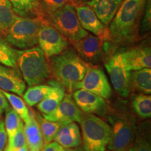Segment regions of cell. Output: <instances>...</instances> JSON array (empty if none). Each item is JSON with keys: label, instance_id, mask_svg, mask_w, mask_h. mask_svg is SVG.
Masks as SVG:
<instances>
[{"label": "cell", "instance_id": "cell-15", "mask_svg": "<svg viewBox=\"0 0 151 151\" xmlns=\"http://www.w3.org/2000/svg\"><path fill=\"white\" fill-rule=\"evenodd\" d=\"M25 88V83L18 69L0 64V89L22 96Z\"/></svg>", "mask_w": 151, "mask_h": 151}, {"label": "cell", "instance_id": "cell-40", "mask_svg": "<svg viewBox=\"0 0 151 151\" xmlns=\"http://www.w3.org/2000/svg\"><path fill=\"white\" fill-rule=\"evenodd\" d=\"M105 151H120V150H105Z\"/></svg>", "mask_w": 151, "mask_h": 151}, {"label": "cell", "instance_id": "cell-36", "mask_svg": "<svg viewBox=\"0 0 151 151\" xmlns=\"http://www.w3.org/2000/svg\"><path fill=\"white\" fill-rule=\"evenodd\" d=\"M9 106H9L8 100L6 99L5 96L0 92V116H1Z\"/></svg>", "mask_w": 151, "mask_h": 151}, {"label": "cell", "instance_id": "cell-23", "mask_svg": "<svg viewBox=\"0 0 151 151\" xmlns=\"http://www.w3.org/2000/svg\"><path fill=\"white\" fill-rule=\"evenodd\" d=\"M50 86L51 85L48 86L39 84L30 86L22 95L24 100L29 106H34L38 104L53 90L54 87Z\"/></svg>", "mask_w": 151, "mask_h": 151}, {"label": "cell", "instance_id": "cell-32", "mask_svg": "<svg viewBox=\"0 0 151 151\" xmlns=\"http://www.w3.org/2000/svg\"><path fill=\"white\" fill-rule=\"evenodd\" d=\"M141 134L135 137L134 140L132 143L128 151H151L150 142L148 136L146 135L141 129Z\"/></svg>", "mask_w": 151, "mask_h": 151}, {"label": "cell", "instance_id": "cell-16", "mask_svg": "<svg viewBox=\"0 0 151 151\" xmlns=\"http://www.w3.org/2000/svg\"><path fill=\"white\" fill-rule=\"evenodd\" d=\"M127 69L137 71L151 67V50L148 46H139L122 52Z\"/></svg>", "mask_w": 151, "mask_h": 151}, {"label": "cell", "instance_id": "cell-21", "mask_svg": "<svg viewBox=\"0 0 151 151\" xmlns=\"http://www.w3.org/2000/svg\"><path fill=\"white\" fill-rule=\"evenodd\" d=\"M15 13L21 17H41V0H9Z\"/></svg>", "mask_w": 151, "mask_h": 151}, {"label": "cell", "instance_id": "cell-20", "mask_svg": "<svg viewBox=\"0 0 151 151\" xmlns=\"http://www.w3.org/2000/svg\"><path fill=\"white\" fill-rule=\"evenodd\" d=\"M54 89L51 93L37 104V108L42 114H48L55 109L65 95V90L58 82L50 83Z\"/></svg>", "mask_w": 151, "mask_h": 151}, {"label": "cell", "instance_id": "cell-11", "mask_svg": "<svg viewBox=\"0 0 151 151\" xmlns=\"http://www.w3.org/2000/svg\"><path fill=\"white\" fill-rule=\"evenodd\" d=\"M71 43L79 57L88 65L97 64L102 60L104 41L97 36L88 34L83 39Z\"/></svg>", "mask_w": 151, "mask_h": 151}, {"label": "cell", "instance_id": "cell-1", "mask_svg": "<svg viewBox=\"0 0 151 151\" xmlns=\"http://www.w3.org/2000/svg\"><path fill=\"white\" fill-rule=\"evenodd\" d=\"M146 1L147 0H124L109 26L111 41L127 43L134 40Z\"/></svg>", "mask_w": 151, "mask_h": 151}, {"label": "cell", "instance_id": "cell-28", "mask_svg": "<svg viewBox=\"0 0 151 151\" xmlns=\"http://www.w3.org/2000/svg\"><path fill=\"white\" fill-rule=\"evenodd\" d=\"M4 127L7 137L11 139L16 134L20 125L23 123L20 116L10 106L5 111Z\"/></svg>", "mask_w": 151, "mask_h": 151}, {"label": "cell", "instance_id": "cell-12", "mask_svg": "<svg viewBox=\"0 0 151 151\" xmlns=\"http://www.w3.org/2000/svg\"><path fill=\"white\" fill-rule=\"evenodd\" d=\"M74 6L79 22L84 29L91 32L104 41L111 40L109 28L100 21L89 6L81 4Z\"/></svg>", "mask_w": 151, "mask_h": 151}, {"label": "cell", "instance_id": "cell-7", "mask_svg": "<svg viewBox=\"0 0 151 151\" xmlns=\"http://www.w3.org/2000/svg\"><path fill=\"white\" fill-rule=\"evenodd\" d=\"M48 22L70 43L80 40L89 34L80 24L73 4H67L49 15Z\"/></svg>", "mask_w": 151, "mask_h": 151}, {"label": "cell", "instance_id": "cell-25", "mask_svg": "<svg viewBox=\"0 0 151 151\" xmlns=\"http://www.w3.org/2000/svg\"><path fill=\"white\" fill-rule=\"evenodd\" d=\"M18 16L9 0H0V31L7 32Z\"/></svg>", "mask_w": 151, "mask_h": 151}, {"label": "cell", "instance_id": "cell-38", "mask_svg": "<svg viewBox=\"0 0 151 151\" xmlns=\"http://www.w3.org/2000/svg\"><path fill=\"white\" fill-rule=\"evenodd\" d=\"M67 151H86L84 150V148H81L79 147H77V148H69L67 149Z\"/></svg>", "mask_w": 151, "mask_h": 151}, {"label": "cell", "instance_id": "cell-26", "mask_svg": "<svg viewBox=\"0 0 151 151\" xmlns=\"http://www.w3.org/2000/svg\"><path fill=\"white\" fill-rule=\"evenodd\" d=\"M132 106L136 113L141 118H150L151 97L150 94H139L132 100Z\"/></svg>", "mask_w": 151, "mask_h": 151}, {"label": "cell", "instance_id": "cell-22", "mask_svg": "<svg viewBox=\"0 0 151 151\" xmlns=\"http://www.w3.org/2000/svg\"><path fill=\"white\" fill-rule=\"evenodd\" d=\"M130 86L131 90L133 88L143 94H150L151 93L150 68H144L134 71L130 73Z\"/></svg>", "mask_w": 151, "mask_h": 151}, {"label": "cell", "instance_id": "cell-5", "mask_svg": "<svg viewBox=\"0 0 151 151\" xmlns=\"http://www.w3.org/2000/svg\"><path fill=\"white\" fill-rule=\"evenodd\" d=\"M108 121L112 129V139L107 146L109 150L128 151L137 134L135 117L125 111H113Z\"/></svg>", "mask_w": 151, "mask_h": 151}, {"label": "cell", "instance_id": "cell-3", "mask_svg": "<svg viewBox=\"0 0 151 151\" xmlns=\"http://www.w3.org/2000/svg\"><path fill=\"white\" fill-rule=\"evenodd\" d=\"M16 61L22 79L29 87L41 84L50 77L49 63L39 47L16 50Z\"/></svg>", "mask_w": 151, "mask_h": 151}, {"label": "cell", "instance_id": "cell-2", "mask_svg": "<svg viewBox=\"0 0 151 151\" xmlns=\"http://www.w3.org/2000/svg\"><path fill=\"white\" fill-rule=\"evenodd\" d=\"M50 75L69 92L76 90V85L83 78L89 65L72 48L50 58Z\"/></svg>", "mask_w": 151, "mask_h": 151}, {"label": "cell", "instance_id": "cell-6", "mask_svg": "<svg viewBox=\"0 0 151 151\" xmlns=\"http://www.w3.org/2000/svg\"><path fill=\"white\" fill-rule=\"evenodd\" d=\"M43 20L40 17L18 16L7 30L5 41L20 49L32 48L38 43V34Z\"/></svg>", "mask_w": 151, "mask_h": 151}, {"label": "cell", "instance_id": "cell-30", "mask_svg": "<svg viewBox=\"0 0 151 151\" xmlns=\"http://www.w3.org/2000/svg\"><path fill=\"white\" fill-rule=\"evenodd\" d=\"M23 126L24 124L22 123L17 131L16 134L11 139H9L8 144L6 147L4 148V151H16L22 147L26 146L23 132Z\"/></svg>", "mask_w": 151, "mask_h": 151}, {"label": "cell", "instance_id": "cell-24", "mask_svg": "<svg viewBox=\"0 0 151 151\" xmlns=\"http://www.w3.org/2000/svg\"><path fill=\"white\" fill-rule=\"evenodd\" d=\"M35 118L37 119L41 133H42L44 144L53 141L55 136L58 131L62 123L59 122H52L46 120L40 113L35 112Z\"/></svg>", "mask_w": 151, "mask_h": 151}, {"label": "cell", "instance_id": "cell-10", "mask_svg": "<svg viewBox=\"0 0 151 151\" xmlns=\"http://www.w3.org/2000/svg\"><path fill=\"white\" fill-rule=\"evenodd\" d=\"M84 89L104 99L111 97L112 90L106 76L100 68L89 65L83 78L76 85V90Z\"/></svg>", "mask_w": 151, "mask_h": 151}, {"label": "cell", "instance_id": "cell-31", "mask_svg": "<svg viewBox=\"0 0 151 151\" xmlns=\"http://www.w3.org/2000/svg\"><path fill=\"white\" fill-rule=\"evenodd\" d=\"M67 4H73V0H41L42 14L49 16Z\"/></svg>", "mask_w": 151, "mask_h": 151}, {"label": "cell", "instance_id": "cell-9", "mask_svg": "<svg viewBox=\"0 0 151 151\" xmlns=\"http://www.w3.org/2000/svg\"><path fill=\"white\" fill-rule=\"evenodd\" d=\"M38 43L46 58H50L67 48L69 42L51 24L43 20L38 34Z\"/></svg>", "mask_w": 151, "mask_h": 151}, {"label": "cell", "instance_id": "cell-17", "mask_svg": "<svg viewBox=\"0 0 151 151\" xmlns=\"http://www.w3.org/2000/svg\"><path fill=\"white\" fill-rule=\"evenodd\" d=\"M24 123L23 132L28 151H41L44 146V141L33 110H29V119Z\"/></svg>", "mask_w": 151, "mask_h": 151}, {"label": "cell", "instance_id": "cell-14", "mask_svg": "<svg viewBox=\"0 0 151 151\" xmlns=\"http://www.w3.org/2000/svg\"><path fill=\"white\" fill-rule=\"evenodd\" d=\"M73 99L83 112L86 113H101L106 108L104 98L84 89L76 90Z\"/></svg>", "mask_w": 151, "mask_h": 151}, {"label": "cell", "instance_id": "cell-33", "mask_svg": "<svg viewBox=\"0 0 151 151\" xmlns=\"http://www.w3.org/2000/svg\"><path fill=\"white\" fill-rule=\"evenodd\" d=\"M145 6H146L144 9L145 14L143 15L142 22H141V26L140 27L141 34L148 32L150 29V0H147Z\"/></svg>", "mask_w": 151, "mask_h": 151}, {"label": "cell", "instance_id": "cell-8", "mask_svg": "<svg viewBox=\"0 0 151 151\" xmlns=\"http://www.w3.org/2000/svg\"><path fill=\"white\" fill-rule=\"evenodd\" d=\"M111 83L119 95L127 97L131 91L130 71L124 62L122 52H117L105 63Z\"/></svg>", "mask_w": 151, "mask_h": 151}, {"label": "cell", "instance_id": "cell-35", "mask_svg": "<svg viewBox=\"0 0 151 151\" xmlns=\"http://www.w3.org/2000/svg\"><path fill=\"white\" fill-rule=\"evenodd\" d=\"M7 135L4 127V122L0 120V151H4L6 143Z\"/></svg>", "mask_w": 151, "mask_h": 151}, {"label": "cell", "instance_id": "cell-29", "mask_svg": "<svg viewBox=\"0 0 151 151\" xmlns=\"http://www.w3.org/2000/svg\"><path fill=\"white\" fill-rule=\"evenodd\" d=\"M0 64L18 69L16 61V50L5 40L0 39Z\"/></svg>", "mask_w": 151, "mask_h": 151}, {"label": "cell", "instance_id": "cell-4", "mask_svg": "<svg viewBox=\"0 0 151 151\" xmlns=\"http://www.w3.org/2000/svg\"><path fill=\"white\" fill-rule=\"evenodd\" d=\"M83 148L86 151H105L112 139L111 126L92 113L82 114L81 121Z\"/></svg>", "mask_w": 151, "mask_h": 151}, {"label": "cell", "instance_id": "cell-39", "mask_svg": "<svg viewBox=\"0 0 151 151\" xmlns=\"http://www.w3.org/2000/svg\"><path fill=\"white\" fill-rule=\"evenodd\" d=\"M16 151H28V150L27 148V146H24V147H22V148L19 149V150H16Z\"/></svg>", "mask_w": 151, "mask_h": 151}, {"label": "cell", "instance_id": "cell-13", "mask_svg": "<svg viewBox=\"0 0 151 151\" xmlns=\"http://www.w3.org/2000/svg\"><path fill=\"white\" fill-rule=\"evenodd\" d=\"M82 114V111L76 104L72 96L65 94L59 105L52 112L42 114V116L49 121L65 124L70 122H80Z\"/></svg>", "mask_w": 151, "mask_h": 151}, {"label": "cell", "instance_id": "cell-18", "mask_svg": "<svg viewBox=\"0 0 151 151\" xmlns=\"http://www.w3.org/2000/svg\"><path fill=\"white\" fill-rule=\"evenodd\" d=\"M122 0H90L85 4L89 6L99 20L106 26H109Z\"/></svg>", "mask_w": 151, "mask_h": 151}, {"label": "cell", "instance_id": "cell-19", "mask_svg": "<svg viewBox=\"0 0 151 151\" xmlns=\"http://www.w3.org/2000/svg\"><path fill=\"white\" fill-rule=\"evenodd\" d=\"M53 140L65 148H75L81 146L82 139L80 129L75 122L62 124Z\"/></svg>", "mask_w": 151, "mask_h": 151}, {"label": "cell", "instance_id": "cell-27", "mask_svg": "<svg viewBox=\"0 0 151 151\" xmlns=\"http://www.w3.org/2000/svg\"><path fill=\"white\" fill-rule=\"evenodd\" d=\"M0 92L5 96V97L12 106V109L20 116L22 120L24 122H27L29 119V109L23 100L16 94L10 93L9 92L5 91V90L0 89Z\"/></svg>", "mask_w": 151, "mask_h": 151}, {"label": "cell", "instance_id": "cell-34", "mask_svg": "<svg viewBox=\"0 0 151 151\" xmlns=\"http://www.w3.org/2000/svg\"><path fill=\"white\" fill-rule=\"evenodd\" d=\"M67 149L54 141L44 144L41 151H67Z\"/></svg>", "mask_w": 151, "mask_h": 151}, {"label": "cell", "instance_id": "cell-37", "mask_svg": "<svg viewBox=\"0 0 151 151\" xmlns=\"http://www.w3.org/2000/svg\"><path fill=\"white\" fill-rule=\"evenodd\" d=\"M88 1H90V0H73V5L81 4H85Z\"/></svg>", "mask_w": 151, "mask_h": 151}]
</instances>
